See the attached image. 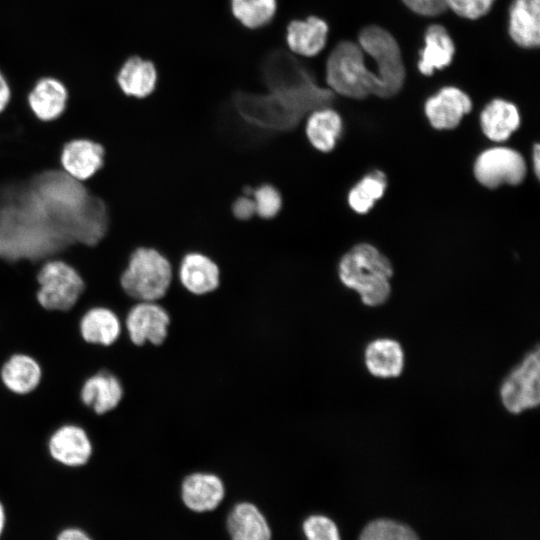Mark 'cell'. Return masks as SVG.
<instances>
[{
    "instance_id": "9c48e42d",
    "label": "cell",
    "mask_w": 540,
    "mask_h": 540,
    "mask_svg": "<svg viewBox=\"0 0 540 540\" xmlns=\"http://www.w3.org/2000/svg\"><path fill=\"white\" fill-rule=\"evenodd\" d=\"M170 325L169 312L158 302H134L125 315L128 338L137 347L147 343L163 345L168 338Z\"/></svg>"
},
{
    "instance_id": "8d00e7d4",
    "label": "cell",
    "mask_w": 540,
    "mask_h": 540,
    "mask_svg": "<svg viewBox=\"0 0 540 540\" xmlns=\"http://www.w3.org/2000/svg\"><path fill=\"white\" fill-rule=\"evenodd\" d=\"M533 167L536 177H539L540 174V147L539 144H535L533 147Z\"/></svg>"
},
{
    "instance_id": "1f68e13d",
    "label": "cell",
    "mask_w": 540,
    "mask_h": 540,
    "mask_svg": "<svg viewBox=\"0 0 540 540\" xmlns=\"http://www.w3.org/2000/svg\"><path fill=\"white\" fill-rule=\"evenodd\" d=\"M495 0H447L448 8L466 19H478L486 15Z\"/></svg>"
},
{
    "instance_id": "3957f363",
    "label": "cell",
    "mask_w": 540,
    "mask_h": 540,
    "mask_svg": "<svg viewBox=\"0 0 540 540\" xmlns=\"http://www.w3.org/2000/svg\"><path fill=\"white\" fill-rule=\"evenodd\" d=\"M173 281V267L162 251L154 246H138L129 255L119 276V286L133 302H158Z\"/></svg>"
},
{
    "instance_id": "e575fe53",
    "label": "cell",
    "mask_w": 540,
    "mask_h": 540,
    "mask_svg": "<svg viewBox=\"0 0 540 540\" xmlns=\"http://www.w3.org/2000/svg\"><path fill=\"white\" fill-rule=\"evenodd\" d=\"M12 90L8 78L0 71V113L8 106Z\"/></svg>"
},
{
    "instance_id": "5bb4252c",
    "label": "cell",
    "mask_w": 540,
    "mask_h": 540,
    "mask_svg": "<svg viewBox=\"0 0 540 540\" xmlns=\"http://www.w3.org/2000/svg\"><path fill=\"white\" fill-rule=\"evenodd\" d=\"M472 109L470 97L457 87H443L427 99L425 114L432 127L439 130L454 129L464 115Z\"/></svg>"
},
{
    "instance_id": "603a6c76",
    "label": "cell",
    "mask_w": 540,
    "mask_h": 540,
    "mask_svg": "<svg viewBox=\"0 0 540 540\" xmlns=\"http://www.w3.org/2000/svg\"><path fill=\"white\" fill-rule=\"evenodd\" d=\"M342 129L340 115L328 106L311 111L305 124V134L309 143L324 153L334 149Z\"/></svg>"
},
{
    "instance_id": "9a60e30c",
    "label": "cell",
    "mask_w": 540,
    "mask_h": 540,
    "mask_svg": "<svg viewBox=\"0 0 540 540\" xmlns=\"http://www.w3.org/2000/svg\"><path fill=\"white\" fill-rule=\"evenodd\" d=\"M68 99L66 84L60 78L50 75L36 79L27 94L31 112L43 122L58 119L67 107Z\"/></svg>"
},
{
    "instance_id": "f1b7e54d",
    "label": "cell",
    "mask_w": 540,
    "mask_h": 540,
    "mask_svg": "<svg viewBox=\"0 0 540 540\" xmlns=\"http://www.w3.org/2000/svg\"><path fill=\"white\" fill-rule=\"evenodd\" d=\"M358 540H419L408 526L388 519H377L365 526Z\"/></svg>"
},
{
    "instance_id": "f546056e",
    "label": "cell",
    "mask_w": 540,
    "mask_h": 540,
    "mask_svg": "<svg viewBox=\"0 0 540 540\" xmlns=\"http://www.w3.org/2000/svg\"><path fill=\"white\" fill-rule=\"evenodd\" d=\"M255 205V215L262 219L276 217L282 209L283 198L280 191L271 184H262L250 191Z\"/></svg>"
},
{
    "instance_id": "2e32d148",
    "label": "cell",
    "mask_w": 540,
    "mask_h": 540,
    "mask_svg": "<svg viewBox=\"0 0 540 540\" xmlns=\"http://www.w3.org/2000/svg\"><path fill=\"white\" fill-rule=\"evenodd\" d=\"M104 147L88 138L72 139L64 144L60 164L72 178L84 182L91 178L103 165Z\"/></svg>"
},
{
    "instance_id": "8fae6325",
    "label": "cell",
    "mask_w": 540,
    "mask_h": 540,
    "mask_svg": "<svg viewBox=\"0 0 540 540\" xmlns=\"http://www.w3.org/2000/svg\"><path fill=\"white\" fill-rule=\"evenodd\" d=\"M47 449L52 459L59 464L80 467L90 460L93 454V443L82 426L66 423L51 433L47 441Z\"/></svg>"
},
{
    "instance_id": "4dcf8cb0",
    "label": "cell",
    "mask_w": 540,
    "mask_h": 540,
    "mask_svg": "<svg viewBox=\"0 0 540 540\" xmlns=\"http://www.w3.org/2000/svg\"><path fill=\"white\" fill-rule=\"evenodd\" d=\"M305 540H341L336 523L326 515L310 514L301 522Z\"/></svg>"
},
{
    "instance_id": "484cf974",
    "label": "cell",
    "mask_w": 540,
    "mask_h": 540,
    "mask_svg": "<svg viewBox=\"0 0 540 540\" xmlns=\"http://www.w3.org/2000/svg\"><path fill=\"white\" fill-rule=\"evenodd\" d=\"M365 364L368 371L377 377L399 376L404 367V353L400 344L389 338L369 343L365 349Z\"/></svg>"
},
{
    "instance_id": "d4e9b609",
    "label": "cell",
    "mask_w": 540,
    "mask_h": 540,
    "mask_svg": "<svg viewBox=\"0 0 540 540\" xmlns=\"http://www.w3.org/2000/svg\"><path fill=\"white\" fill-rule=\"evenodd\" d=\"M424 42L418 68L422 74L430 76L435 69H442L452 62L455 46L447 30L438 24L428 27Z\"/></svg>"
},
{
    "instance_id": "d6986e66",
    "label": "cell",
    "mask_w": 540,
    "mask_h": 540,
    "mask_svg": "<svg viewBox=\"0 0 540 540\" xmlns=\"http://www.w3.org/2000/svg\"><path fill=\"white\" fill-rule=\"evenodd\" d=\"M157 80V70L151 61L132 56L119 69L116 86L124 96L143 100L154 92Z\"/></svg>"
},
{
    "instance_id": "7c38bea8",
    "label": "cell",
    "mask_w": 540,
    "mask_h": 540,
    "mask_svg": "<svg viewBox=\"0 0 540 540\" xmlns=\"http://www.w3.org/2000/svg\"><path fill=\"white\" fill-rule=\"evenodd\" d=\"M178 279L188 293L205 296L219 288L221 271L218 264L207 254L190 251L181 258Z\"/></svg>"
},
{
    "instance_id": "44dd1931",
    "label": "cell",
    "mask_w": 540,
    "mask_h": 540,
    "mask_svg": "<svg viewBox=\"0 0 540 540\" xmlns=\"http://www.w3.org/2000/svg\"><path fill=\"white\" fill-rule=\"evenodd\" d=\"M509 35L523 48L540 42V0H514L509 11Z\"/></svg>"
},
{
    "instance_id": "5b68a950",
    "label": "cell",
    "mask_w": 540,
    "mask_h": 540,
    "mask_svg": "<svg viewBox=\"0 0 540 540\" xmlns=\"http://www.w3.org/2000/svg\"><path fill=\"white\" fill-rule=\"evenodd\" d=\"M36 282V303L46 312L65 313L74 310L85 291L81 274L59 258L47 259L41 263Z\"/></svg>"
},
{
    "instance_id": "d590c367",
    "label": "cell",
    "mask_w": 540,
    "mask_h": 540,
    "mask_svg": "<svg viewBox=\"0 0 540 540\" xmlns=\"http://www.w3.org/2000/svg\"><path fill=\"white\" fill-rule=\"evenodd\" d=\"M57 540H92L84 531L77 528L63 530Z\"/></svg>"
},
{
    "instance_id": "836d02e7",
    "label": "cell",
    "mask_w": 540,
    "mask_h": 540,
    "mask_svg": "<svg viewBox=\"0 0 540 540\" xmlns=\"http://www.w3.org/2000/svg\"><path fill=\"white\" fill-rule=\"evenodd\" d=\"M235 218L241 221L251 219L255 215V205L250 194L239 196L231 206Z\"/></svg>"
},
{
    "instance_id": "30bf717a",
    "label": "cell",
    "mask_w": 540,
    "mask_h": 540,
    "mask_svg": "<svg viewBox=\"0 0 540 540\" xmlns=\"http://www.w3.org/2000/svg\"><path fill=\"white\" fill-rule=\"evenodd\" d=\"M226 486L223 479L212 471H191L179 484V497L183 506L193 513L215 511L224 501Z\"/></svg>"
},
{
    "instance_id": "6da1fadb",
    "label": "cell",
    "mask_w": 540,
    "mask_h": 540,
    "mask_svg": "<svg viewBox=\"0 0 540 540\" xmlns=\"http://www.w3.org/2000/svg\"><path fill=\"white\" fill-rule=\"evenodd\" d=\"M104 202L62 169L0 188V258L40 266L71 245H95L108 228Z\"/></svg>"
},
{
    "instance_id": "d6a6232c",
    "label": "cell",
    "mask_w": 540,
    "mask_h": 540,
    "mask_svg": "<svg viewBox=\"0 0 540 540\" xmlns=\"http://www.w3.org/2000/svg\"><path fill=\"white\" fill-rule=\"evenodd\" d=\"M413 12L423 16H436L447 8V0H402Z\"/></svg>"
},
{
    "instance_id": "cb8c5ba5",
    "label": "cell",
    "mask_w": 540,
    "mask_h": 540,
    "mask_svg": "<svg viewBox=\"0 0 540 540\" xmlns=\"http://www.w3.org/2000/svg\"><path fill=\"white\" fill-rule=\"evenodd\" d=\"M520 125L517 107L506 100L494 99L480 114V126L487 138L494 142L507 140Z\"/></svg>"
},
{
    "instance_id": "ac0fdd59",
    "label": "cell",
    "mask_w": 540,
    "mask_h": 540,
    "mask_svg": "<svg viewBox=\"0 0 540 540\" xmlns=\"http://www.w3.org/2000/svg\"><path fill=\"white\" fill-rule=\"evenodd\" d=\"M79 395L86 407L97 415H103L120 405L124 397V387L113 373L99 371L83 382Z\"/></svg>"
},
{
    "instance_id": "ffe728a7",
    "label": "cell",
    "mask_w": 540,
    "mask_h": 540,
    "mask_svg": "<svg viewBox=\"0 0 540 540\" xmlns=\"http://www.w3.org/2000/svg\"><path fill=\"white\" fill-rule=\"evenodd\" d=\"M43 371L40 363L26 353L8 357L0 369V379L7 390L16 395H27L41 383Z\"/></svg>"
},
{
    "instance_id": "ba28073f",
    "label": "cell",
    "mask_w": 540,
    "mask_h": 540,
    "mask_svg": "<svg viewBox=\"0 0 540 540\" xmlns=\"http://www.w3.org/2000/svg\"><path fill=\"white\" fill-rule=\"evenodd\" d=\"M526 163L522 155L508 147H493L483 151L474 164L477 181L495 189L501 185H518L526 176Z\"/></svg>"
},
{
    "instance_id": "277c9868",
    "label": "cell",
    "mask_w": 540,
    "mask_h": 540,
    "mask_svg": "<svg viewBox=\"0 0 540 540\" xmlns=\"http://www.w3.org/2000/svg\"><path fill=\"white\" fill-rule=\"evenodd\" d=\"M326 82L336 94L364 99L369 95L380 97L381 86L375 71L365 64L364 54L359 46L351 41L338 43L326 62Z\"/></svg>"
},
{
    "instance_id": "7a4b0ae2",
    "label": "cell",
    "mask_w": 540,
    "mask_h": 540,
    "mask_svg": "<svg viewBox=\"0 0 540 540\" xmlns=\"http://www.w3.org/2000/svg\"><path fill=\"white\" fill-rule=\"evenodd\" d=\"M339 279L356 291L368 306H379L391 292L392 264L376 247L360 243L346 252L338 264Z\"/></svg>"
},
{
    "instance_id": "4316f807",
    "label": "cell",
    "mask_w": 540,
    "mask_h": 540,
    "mask_svg": "<svg viewBox=\"0 0 540 540\" xmlns=\"http://www.w3.org/2000/svg\"><path fill=\"white\" fill-rule=\"evenodd\" d=\"M386 188V175L380 170H374L350 189L348 204L355 212L365 214L382 198Z\"/></svg>"
},
{
    "instance_id": "8992f818",
    "label": "cell",
    "mask_w": 540,
    "mask_h": 540,
    "mask_svg": "<svg viewBox=\"0 0 540 540\" xmlns=\"http://www.w3.org/2000/svg\"><path fill=\"white\" fill-rule=\"evenodd\" d=\"M359 46L375 61V74L381 86L380 98L396 95L403 86L405 68L395 38L387 30L371 25L361 31Z\"/></svg>"
},
{
    "instance_id": "52a82bcc",
    "label": "cell",
    "mask_w": 540,
    "mask_h": 540,
    "mask_svg": "<svg viewBox=\"0 0 540 540\" xmlns=\"http://www.w3.org/2000/svg\"><path fill=\"white\" fill-rule=\"evenodd\" d=\"M539 347L530 351L506 377L500 388L504 407L513 414L535 408L540 401Z\"/></svg>"
},
{
    "instance_id": "e0dca14e",
    "label": "cell",
    "mask_w": 540,
    "mask_h": 540,
    "mask_svg": "<svg viewBox=\"0 0 540 540\" xmlns=\"http://www.w3.org/2000/svg\"><path fill=\"white\" fill-rule=\"evenodd\" d=\"M121 333V319L108 305L88 306L79 318V334L88 344L108 347L117 342Z\"/></svg>"
},
{
    "instance_id": "4fadbf2b",
    "label": "cell",
    "mask_w": 540,
    "mask_h": 540,
    "mask_svg": "<svg viewBox=\"0 0 540 540\" xmlns=\"http://www.w3.org/2000/svg\"><path fill=\"white\" fill-rule=\"evenodd\" d=\"M224 523L230 540H272L266 515L251 501L235 502L227 511Z\"/></svg>"
},
{
    "instance_id": "74e56055",
    "label": "cell",
    "mask_w": 540,
    "mask_h": 540,
    "mask_svg": "<svg viewBox=\"0 0 540 540\" xmlns=\"http://www.w3.org/2000/svg\"><path fill=\"white\" fill-rule=\"evenodd\" d=\"M4 525H5V512H4V507L0 502V536L3 532Z\"/></svg>"
},
{
    "instance_id": "7402d4cb",
    "label": "cell",
    "mask_w": 540,
    "mask_h": 540,
    "mask_svg": "<svg viewBox=\"0 0 540 540\" xmlns=\"http://www.w3.org/2000/svg\"><path fill=\"white\" fill-rule=\"evenodd\" d=\"M328 35L327 23L318 17L293 20L287 26L288 47L297 55L312 57L325 46Z\"/></svg>"
},
{
    "instance_id": "83f0119b",
    "label": "cell",
    "mask_w": 540,
    "mask_h": 540,
    "mask_svg": "<svg viewBox=\"0 0 540 540\" xmlns=\"http://www.w3.org/2000/svg\"><path fill=\"white\" fill-rule=\"evenodd\" d=\"M276 8V0H231L233 15L249 29H256L269 23L275 15Z\"/></svg>"
}]
</instances>
